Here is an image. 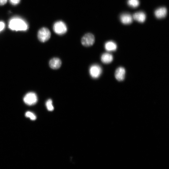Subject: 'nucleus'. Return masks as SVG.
Returning a JSON list of instances; mask_svg holds the SVG:
<instances>
[{"mask_svg":"<svg viewBox=\"0 0 169 169\" xmlns=\"http://www.w3.org/2000/svg\"><path fill=\"white\" fill-rule=\"evenodd\" d=\"M102 69L99 65L94 64L91 65L89 69V73L90 76L93 78H98L101 75Z\"/></svg>","mask_w":169,"mask_h":169,"instance_id":"5","label":"nucleus"},{"mask_svg":"<svg viewBox=\"0 0 169 169\" xmlns=\"http://www.w3.org/2000/svg\"><path fill=\"white\" fill-rule=\"evenodd\" d=\"M8 0H0V5H3L5 4Z\"/></svg>","mask_w":169,"mask_h":169,"instance_id":"19","label":"nucleus"},{"mask_svg":"<svg viewBox=\"0 0 169 169\" xmlns=\"http://www.w3.org/2000/svg\"><path fill=\"white\" fill-rule=\"evenodd\" d=\"M37 97L36 94L33 92L28 93L23 98L24 103L28 105L35 104L37 102Z\"/></svg>","mask_w":169,"mask_h":169,"instance_id":"6","label":"nucleus"},{"mask_svg":"<svg viewBox=\"0 0 169 169\" xmlns=\"http://www.w3.org/2000/svg\"><path fill=\"white\" fill-rule=\"evenodd\" d=\"M51 32L47 28L43 27L41 28L38 33V40L42 42L47 41L50 38Z\"/></svg>","mask_w":169,"mask_h":169,"instance_id":"3","label":"nucleus"},{"mask_svg":"<svg viewBox=\"0 0 169 169\" xmlns=\"http://www.w3.org/2000/svg\"><path fill=\"white\" fill-rule=\"evenodd\" d=\"M5 27V24L3 22H0V32L2 31Z\"/></svg>","mask_w":169,"mask_h":169,"instance_id":"18","label":"nucleus"},{"mask_svg":"<svg viewBox=\"0 0 169 169\" xmlns=\"http://www.w3.org/2000/svg\"><path fill=\"white\" fill-rule=\"evenodd\" d=\"M95 42V38L92 33H88L84 34L81 39V43L84 46L88 47L92 45Z\"/></svg>","mask_w":169,"mask_h":169,"instance_id":"4","label":"nucleus"},{"mask_svg":"<svg viewBox=\"0 0 169 169\" xmlns=\"http://www.w3.org/2000/svg\"><path fill=\"white\" fill-rule=\"evenodd\" d=\"M127 3L130 7L135 8L139 6L140 2L139 0H128Z\"/></svg>","mask_w":169,"mask_h":169,"instance_id":"14","label":"nucleus"},{"mask_svg":"<svg viewBox=\"0 0 169 169\" xmlns=\"http://www.w3.org/2000/svg\"><path fill=\"white\" fill-rule=\"evenodd\" d=\"M20 0H9L10 3L13 5H16L18 4Z\"/></svg>","mask_w":169,"mask_h":169,"instance_id":"17","label":"nucleus"},{"mask_svg":"<svg viewBox=\"0 0 169 169\" xmlns=\"http://www.w3.org/2000/svg\"><path fill=\"white\" fill-rule=\"evenodd\" d=\"M125 70L122 67H118L115 70V76L117 80L119 81L123 80L125 78Z\"/></svg>","mask_w":169,"mask_h":169,"instance_id":"7","label":"nucleus"},{"mask_svg":"<svg viewBox=\"0 0 169 169\" xmlns=\"http://www.w3.org/2000/svg\"><path fill=\"white\" fill-rule=\"evenodd\" d=\"M120 18L121 22L125 25L131 24L133 20L132 16L128 13L122 14L120 15Z\"/></svg>","mask_w":169,"mask_h":169,"instance_id":"8","label":"nucleus"},{"mask_svg":"<svg viewBox=\"0 0 169 169\" xmlns=\"http://www.w3.org/2000/svg\"><path fill=\"white\" fill-rule=\"evenodd\" d=\"M132 17L133 19L138 22L143 23L146 20V16L144 12L139 11L134 13L132 15Z\"/></svg>","mask_w":169,"mask_h":169,"instance_id":"10","label":"nucleus"},{"mask_svg":"<svg viewBox=\"0 0 169 169\" xmlns=\"http://www.w3.org/2000/svg\"><path fill=\"white\" fill-rule=\"evenodd\" d=\"M54 32L57 34L62 35L65 33L67 28L66 24L63 22L59 21L55 22L53 26Z\"/></svg>","mask_w":169,"mask_h":169,"instance_id":"2","label":"nucleus"},{"mask_svg":"<svg viewBox=\"0 0 169 169\" xmlns=\"http://www.w3.org/2000/svg\"><path fill=\"white\" fill-rule=\"evenodd\" d=\"M167 13V9L164 7L158 8L154 12L155 17L158 19H161L165 18L166 16Z\"/></svg>","mask_w":169,"mask_h":169,"instance_id":"11","label":"nucleus"},{"mask_svg":"<svg viewBox=\"0 0 169 169\" xmlns=\"http://www.w3.org/2000/svg\"><path fill=\"white\" fill-rule=\"evenodd\" d=\"M113 59V57L112 54L108 53H103L101 56V60L105 64H108L111 63Z\"/></svg>","mask_w":169,"mask_h":169,"instance_id":"13","label":"nucleus"},{"mask_svg":"<svg viewBox=\"0 0 169 169\" xmlns=\"http://www.w3.org/2000/svg\"><path fill=\"white\" fill-rule=\"evenodd\" d=\"M8 27L10 29L16 31H24L28 28L26 22L18 17L13 18L10 20Z\"/></svg>","mask_w":169,"mask_h":169,"instance_id":"1","label":"nucleus"},{"mask_svg":"<svg viewBox=\"0 0 169 169\" xmlns=\"http://www.w3.org/2000/svg\"><path fill=\"white\" fill-rule=\"evenodd\" d=\"M62 62L59 58L54 57L51 59L49 62V67L51 69H56L59 68L61 66Z\"/></svg>","mask_w":169,"mask_h":169,"instance_id":"9","label":"nucleus"},{"mask_svg":"<svg viewBox=\"0 0 169 169\" xmlns=\"http://www.w3.org/2000/svg\"><path fill=\"white\" fill-rule=\"evenodd\" d=\"M105 48L108 52H112L116 50L117 48L116 43L112 41L106 42L104 45Z\"/></svg>","mask_w":169,"mask_h":169,"instance_id":"12","label":"nucleus"},{"mask_svg":"<svg viewBox=\"0 0 169 169\" xmlns=\"http://www.w3.org/2000/svg\"><path fill=\"white\" fill-rule=\"evenodd\" d=\"M25 116L27 117L30 118L31 120H34L36 118V117L35 115L32 112L28 111L25 114Z\"/></svg>","mask_w":169,"mask_h":169,"instance_id":"16","label":"nucleus"},{"mask_svg":"<svg viewBox=\"0 0 169 169\" xmlns=\"http://www.w3.org/2000/svg\"><path fill=\"white\" fill-rule=\"evenodd\" d=\"M46 105L47 110L49 111H52L54 109L52 101L51 99L48 100L46 102Z\"/></svg>","mask_w":169,"mask_h":169,"instance_id":"15","label":"nucleus"}]
</instances>
